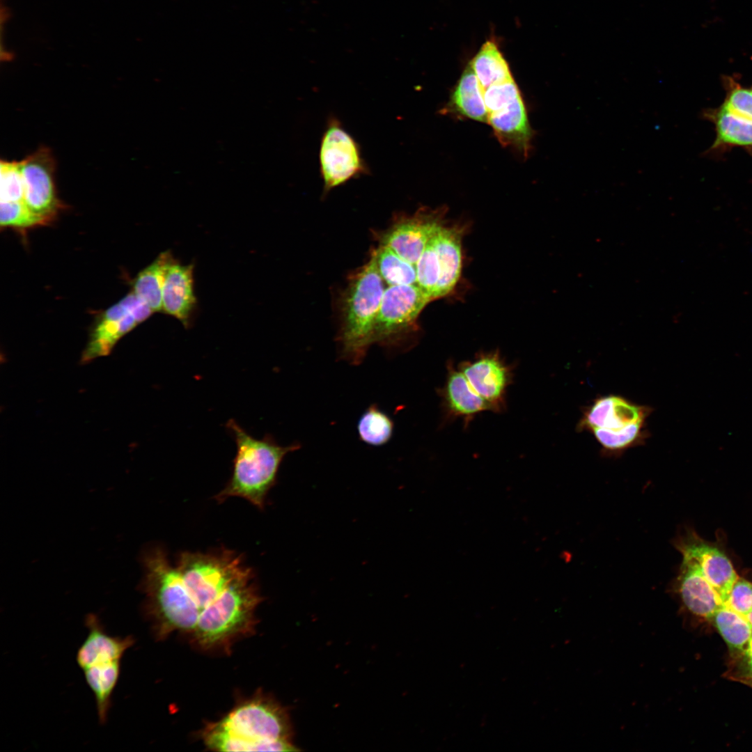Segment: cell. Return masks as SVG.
I'll use <instances>...</instances> for the list:
<instances>
[{
    "mask_svg": "<svg viewBox=\"0 0 752 752\" xmlns=\"http://www.w3.org/2000/svg\"><path fill=\"white\" fill-rule=\"evenodd\" d=\"M288 713L277 703L257 696L241 703L203 733L217 751H292Z\"/></svg>",
    "mask_w": 752,
    "mask_h": 752,
    "instance_id": "cell-2",
    "label": "cell"
},
{
    "mask_svg": "<svg viewBox=\"0 0 752 752\" xmlns=\"http://www.w3.org/2000/svg\"><path fill=\"white\" fill-rule=\"evenodd\" d=\"M465 228L458 224L444 225L434 236L440 269L434 300L448 295L460 279L462 268V241Z\"/></svg>",
    "mask_w": 752,
    "mask_h": 752,
    "instance_id": "cell-16",
    "label": "cell"
},
{
    "mask_svg": "<svg viewBox=\"0 0 752 752\" xmlns=\"http://www.w3.org/2000/svg\"><path fill=\"white\" fill-rule=\"evenodd\" d=\"M130 311L120 301L104 311L95 324L81 357L82 362L107 355L117 341L137 324Z\"/></svg>",
    "mask_w": 752,
    "mask_h": 752,
    "instance_id": "cell-17",
    "label": "cell"
},
{
    "mask_svg": "<svg viewBox=\"0 0 752 752\" xmlns=\"http://www.w3.org/2000/svg\"><path fill=\"white\" fill-rule=\"evenodd\" d=\"M142 563L144 610L158 640L177 632L203 650L228 652L253 631L262 597L240 554L184 551L172 563L156 547Z\"/></svg>",
    "mask_w": 752,
    "mask_h": 752,
    "instance_id": "cell-1",
    "label": "cell"
},
{
    "mask_svg": "<svg viewBox=\"0 0 752 752\" xmlns=\"http://www.w3.org/2000/svg\"><path fill=\"white\" fill-rule=\"evenodd\" d=\"M458 368L493 412L502 410L512 373L498 352L480 354L472 361L461 363Z\"/></svg>",
    "mask_w": 752,
    "mask_h": 752,
    "instance_id": "cell-9",
    "label": "cell"
},
{
    "mask_svg": "<svg viewBox=\"0 0 752 752\" xmlns=\"http://www.w3.org/2000/svg\"><path fill=\"white\" fill-rule=\"evenodd\" d=\"M385 289L372 253L369 261L350 278L343 299L340 354L351 364L361 363L374 343L375 322Z\"/></svg>",
    "mask_w": 752,
    "mask_h": 752,
    "instance_id": "cell-4",
    "label": "cell"
},
{
    "mask_svg": "<svg viewBox=\"0 0 752 752\" xmlns=\"http://www.w3.org/2000/svg\"><path fill=\"white\" fill-rule=\"evenodd\" d=\"M675 547L682 557L692 559L724 603L738 578L728 556L716 547L710 545L696 534L689 533L679 538Z\"/></svg>",
    "mask_w": 752,
    "mask_h": 752,
    "instance_id": "cell-10",
    "label": "cell"
},
{
    "mask_svg": "<svg viewBox=\"0 0 752 752\" xmlns=\"http://www.w3.org/2000/svg\"><path fill=\"white\" fill-rule=\"evenodd\" d=\"M734 659L737 660V667L729 671L730 678L741 682L752 676V636L744 651Z\"/></svg>",
    "mask_w": 752,
    "mask_h": 752,
    "instance_id": "cell-34",
    "label": "cell"
},
{
    "mask_svg": "<svg viewBox=\"0 0 752 752\" xmlns=\"http://www.w3.org/2000/svg\"><path fill=\"white\" fill-rule=\"evenodd\" d=\"M677 579V591L685 608L693 615L710 619L724 604L703 574L697 563L684 558Z\"/></svg>",
    "mask_w": 752,
    "mask_h": 752,
    "instance_id": "cell-12",
    "label": "cell"
},
{
    "mask_svg": "<svg viewBox=\"0 0 752 752\" xmlns=\"http://www.w3.org/2000/svg\"><path fill=\"white\" fill-rule=\"evenodd\" d=\"M1 202L24 201V183L19 162L1 161Z\"/></svg>",
    "mask_w": 752,
    "mask_h": 752,
    "instance_id": "cell-31",
    "label": "cell"
},
{
    "mask_svg": "<svg viewBox=\"0 0 752 752\" xmlns=\"http://www.w3.org/2000/svg\"><path fill=\"white\" fill-rule=\"evenodd\" d=\"M430 298L417 285L387 287L384 292L375 331L374 343L399 347L417 330V320Z\"/></svg>",
    "mask_w": 752,
    "mask_h": 752,
    "instance_id": "cell-6",
    "label": "cell"
},
{
    "mask_svg": "<svg viewBox=\"0 0 752 752\" xmlns=\"http://www.w3.org/2000/svg\"><path fill=\"white\" fill-rule=\"evenodd\" d=\"M416 285L430 298L434 296L440 276V269L434 237L427 244L416 263Z\"/></svg>",
    "mask_w": 752,
    "mask_h": 752,
    "instance_id": "cell-28",
    "label": "cell"
},
{
    "mask_svg": "<svg viewBox=\"0 0 752 752\" xmlns=\"http://www.w3.org/2000/svg\"><path fill=\"white\" fill-rule=\"evenodd\" d=\"M746 618L747 620L749 622V623L752 626V611L748 615L746 616Z\"/></svg>",
    "mask_w": 752,
    "mask_h": 752,
    "instance_id": "cell-37",
    "label": "cell"
},
{
    "mask_svg": "<svg viewBox=\"0 0 752 752\" xmlns=\"http://www.w3.org/2000/svg\"><path fill=\"white\" fill-rule=\"evenodd\" d=\"M85 624L88 634L76 657L77 664L82 671L93 666L121 661L125 652L134 643L132 636L120 637L107 634L94 614L86 616Z\"/></svg>",
    "mask_w": 752,
    "mask_h": 752,
    "instance_id": "cell-13",
    "label": "cell"
},
{
    "mask_svg": "<svg viewBox=\"0 0 752 752\" xmlns=\"http://www.w3.org/2000/svg\"><path fill=\"white\" fill-rule=\"evenodd\" d=\"M703 117L714 125L716 136L710 151L723 152L741 148L752 154V121L740 116L721 104L707 109Z\"/></svg>",
    "mask_w": 752,
    "mask_h": 752,
    "instance_id": "cell-18",
    "label": "cell"
},
{
    "mask_svg": "<svg viewBox=\"0 0 752 752\" xmlns=\"http://www.w3.org/2000/svg\"><path fill=\"white\" fill-rule=\"evenodd\" d=\"M651 412L650 407L636 405L619 395L600 396L584 408L577 429L618 430L635 422L646 421Z\"/></svg>",
    "mask_w": 752,
    "mask_h": 752,
    "instance_id": "cell-11",
    "label": "cell"
},
{
    "mask_svg": "<svg viewBox=\"0 0 752 752\" xmlns=\"http://www.w3.org/2000/svg\"><path fill=\"white\" fill-rule=\"evenodd\" d=\"M226 428L234 437L237 452L232 476L215 499L223 502L230 497H241L263 509L266 496L276 481L283 459L298 450L300 444L283 446L269 434L263 439L254 438L233 419L228 421Z\"/></svg>",
    "mask_w": 752,
    "mask_h": 752,
    "instance_id": "cell-3",
    "label": "cell"
},
{
    "mask_svg": "<svg viewBox=\"0 0 752 752\" xmlns=\"http://www.w3.org/2000/svg\"><path fill=\"white\" fill-rule=\"evenodd\" d=\"M741 682L749 685L752 687V676L745 678Z\"/></svg>",
    "mask_w": 752,
    "mask_h": 752,
    "instance_id": "cell-36",
    "label": "cell"
},
{
    "mask_svg": "<svg viewBox=\"0 0 752 752\" xmlns=\"http://www.w3.org/2000/svg\"><path fill=\"white\" fill-rule=\"evenodd\" d=\"M357 430L360 439L370 446H382L391 439L393 423L377 406L372 405L363 413Z\"/></svg>",
    "mask_w": 752,
    "mask_h": 752,
    "instance_id": "cell-27",
    "label": "cell"
},
{
    "mask_svg": "<svg viewBox=\"0 0 752 752\" xmlns=\"http://www.w3.org/2000/svg\"><path fill=\"white\" fill-rule=\"evenodd\" d=\"M319 168L324 195L370 173L360 145L335 116L329 117L321 137Z\"/></svg>",
    "mask_w": 752,
    "mask_h": 752,
    "instance_id": "cell-5",
    "label": "cell"
},
{
    "mask_svg": "<svg viewBox=\"0 0 752 752\" xmlns=\"http://www.w3.org/2000/svg\"><path fill=\"white\" fill-rule=\"evenodd\" d=\"M710 620L728 646L733 658L741 655L752 636V626L746 618L723 604Z\"/></svg>",
    "mask_w": 752,
    "mask_h": 752,
    "instance_id": "cell-23",
    "label": "cell"
},
{
    "mask_svg": "<svg viewBox=\"0 0 752 752\" xmlns=\"http://www.w3.org/2000/svg\"><path fill=\"white\" fill-rule=\"evenodd\" d=\"M480 89L478 77L469 63L453 88L444 112L487 123V111Z\"/></svg>",
    "mask_w": 752,
    "mask_h": 752,
    "instance_id": "cell-20",
    "label": "cell"
},
{
    "mask_svg": "<svg viewBox=\"0 0 752 752\" xmlns=\"http://www.w3.org/2000/svg\"><path fill=\"white\" fill-rule=\"evenodd\" d=\"M50 218L31 210L24 201L1 202L0 223L1 226L29 228L45 224Z\"/></svg>",
    "mask_w": 752,
    "mask_h": 752,
    "instance_id": "cell-30",
    "label": "cell"
},
{
    "mask_svg": "<svg viewBox=\"0 0 752 752\" xmlns=\"http://www.w3.org/2000/svg\"><path fill=\"white\" fill-rule=\"evenodd\" d=\"M488 114L521 95L514 79L489 86L482 92Z\"/></svg>",
    "mask_w": 752,
    "mask_h": 752,
    "instance_id": "cell-32",
    "label": "cell"
},
{
    "mask_svg": "<svg viewBox=\"0 0 752 752\" xmlns=\"http://www.w3.org/2000/svg\"><path fill=\"white\" fill-rule=\"evenodd\" d=\"M447 368L446 384L441 392L450 414L469 419L482 412H493L492 407L473 389L459 368L455 369L451 363Z\"/></svg>",
    "mask_w": 752,
    "mask_h": 752,
    "instance_id": "cell-19",
    "label": "cell"
},
{
    "mask_svg": "<svg viewBox=\"0 0 752 752\" xmlns=\"http://www.w3.org/2000/svg\"><path fill=\"white\" fill-rule=\"evenodd\" d=\"M446 213V206L422 207L412 215L400 216L381 235L380 244L416 265L427 244L445 225Z\"/></svg>",
    "mask_w": 752,
    "mask_h": 752,
    "instance_id": "cell-7",
    "label": "cell"
},
{
    "mask_svg": "<svg viewBox=\"0 0 752 752\" xmlns=\"http://www.w3.org/2000/svg\"><path fill=\"white\" fill-rule=\"evenodd\" d=\"M645 421L635 422L618 430L593 428L589 432L595 437L603 451L609 453H618L645 442L649 434Z\"/></svg>",
    "mask_w": 752,
    "mask_h": 752,
    "instance_id": "cell-26",
    "label": "cell"
},
{
    "mask_svg": "<svg viewBox=\"0 0 752 752\" xmlns=\"http://www.w3.org/2000/svg\"><path fill=\"white\" fill-rule=\"evenodd\" d=\"M487 123L503 146L528 157L534 136L522 95L487 116Z\"/></svg>",
    "mask_w": 752,
    "mask_h": 752,
    "instance_id": "cell-14",
    "label": "cell"
},
{
    "mask_svg": "<svg viewBox=\"0 0 752 752\" xmlns=\"http://www.w3.org/2000/svg\"><path fill=\"white\" fill-rule=\"evenodd\" d=\"M724 604L736 613L746 617L752 611V583L738 577Z\"/></svg>",
    "mask_w": 752,
    "mask_h": 752,
    "instance_id": "cell-33",
    "label": "cell"
},
{
    "mask_svg": "<svg viewBox=\"0 0 752 752\" xmlns=\"http://www.w3.org/2000/svg\"><path fill=\"white\" fill-rule=\"evenodd\" d=\"M85 680L95 699L97 716L101 724L107 722L111 706L113 692L120 672V661L97 665L83 670Z\"/></svg>",
    "mask_w": 752,
    "mask_h": 752,
    "instance_id": "cell-22",
    "label": "cell"
},
{
    "mask_svg": "<svg viewBox=\"0 0 752 752\" xmlns=\"http://www.w3.org/2000/svg\"><path fill=\"white\" fill-rule=\"evenodd\" d=\"M722 80L726 95L721 104L752 121V85L744 86L731 76H724Z\"/></svg>",
    "mask_w": 752,
    "mask_h": 752,
    "instance_id": "cell-29",
    "label": "cell"
},
{
    "mask_svg": "<svg viewBox=\"0 0 752 752\" xmlns=\"http://www.w3.org/2000/svg\"><path fill=\"white\" fill-rule=\"evenodd\" d=\"M120 301L130 311L139 324L148 319L154 312L145 301L133 292Z\"/></svg>",
    "mask_w": 752,
    "mask_h": 752,
    "instance_id": "cell-35",
    "label": "cell"
},
{
    "mask_svg": "<svg viewBox=\"0 0 752 752\" xmlns=\"http://www.w3.org/2000/svg\"><path fill=\"white\" fill-rule=\"evenodd\" d=\"M469 63L478 77L481 92L492 85L513 79L506 60L492 40L483 44Z\"/></svg>",
    "mask_w": 752,
    "mask_h": 752,
    "instance_id": "cell-24",
    "label": "cell"
},
{
    "mask_svg": "<svg viewBox=\"0 0 752 752\" xmlns=\"http://www.w3.org/2000/svg\"><path fill=\"white\" fill-rule=\"evenodd\" d=\"M193 264L175 260L169 266L162 290V311L180 320L185 327L191 322L196 306Z\"/></svg>",
    "mask_w": 752,
    "mask_h": 752,
    "instance_id": "cell-15",
    "label": "cell"
},
{
    "mask_svg": "<svg viewBox=\"0 0 752 752\" xmlns=\"http://www.w3.org/2000/svg\"><path fill=\"white\" fill-rule=\"evenodd\" d=\"M24 202L33 212L52 219L61 207L54 185L55 162L46 147L19 161Z\"/></svg>",
    "mask_w": 752,
    "mask_h": 752,
    "instance_id": "cell-8",
    "label": "cell"
},
{
    "mask_svg": "<svg viewBox=\"0 0 752 752\" xmlns=\"http://www.w3.org/2000/svg\"><path fill=\"white\" fill-rule=\"evenodd\" d=\"M175 259L169 251L161 253L141 271L133 283V292L145 301L154 312L162 311V290L169 266Z\"/></svg>",
    "mask_w": 752,
    "mask_h": 752,
    "instance_id": "cell-21",
    "label": "cell"
},
{
    "mask_svg": "<svg viewBox=\"0 0 752 752\" xmlns=\"http://www.w3.org/2000/svg\"><path fill=\"white\" fill-rule=\"evenodd\" d=\"M372 253L380 276L389 286L416 285V266L390 247L380 244Z\"/></svg>",
    "mask_w": 752,
    "mask_h": 752,
    "instance_id": "cell-25",
    "label": "cell"
}]
</instances>
